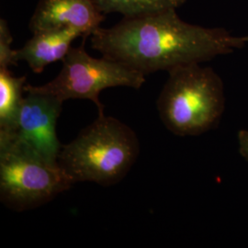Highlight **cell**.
Segmentation results:
<instances>
[{"label":"cell","mask_w":248,"mask_h":248,"mask_svg":"<svg viewBox=\"0 0 248 248\" xmlns=\"http://www.w3.org/2000/svg\"><path fill=\"white\" fill-rule=\"evenodd\" d=\"M13 37L9 30L6 19H0V67L9 68L12 65H17L16 50L12 49L11 45Z\"/></svg>","instance_id":"11"},{"label":"cell","mask_w":248,"mask_h":248,"mask_svg":"<svg viewBox=\"0 0 248 248\" xmlns=\"http://www.w3.org/2000/svg\"><path fill=\"white\" fill-rule=\"evenodd\" d=\"M139 154L140 142L133 129L104 114L72 142L62 144L58 164L74 183L112 186L127 176Z\"/></svg>","instance_id":"2"},{"label":"cell","mask_w":248,"mask_h":248,"mask_svg":"<svg viewBox=\"0 0 248 248\" xmlns=\"http://www.w3.org/2000/svg\"><path fill=\"white\" fill-rule=\"evenodd\" d=\"M162 123L178 136H196L215 128L225 107L223 83L211 67L201 63L178 66L157 98Z\"/></svg>","instance_id":"3"},{"label":"cell","mask_w":248,"mask_h":248,"mask_svg":"<svg viewBox=\"0 0 248 248\" xmlns=\"http://www.w3.org/2000/svg\"><path fill=\"white\" fill-rule=\"evenodd\" d=\"M104 19L92 0H40L29 27L32 33L73 28L88 38Z\"/></svg>","instance_id":"7"},{"label":"cell","mask_w":248,"mask_h":248,"mask_svg":"<svg viewBox=\"0 0 248 248\" xmlns=\"http://www.w3.org/2000/svg\"><path fill=\"white\" fill-rule=\"evenodd\" d=\"M23 98L13 134L38 152L45 159L58 164L62 144L58 140L56 124L62 103L53 95L25 86Z\"/></svg>","instance_id":"6"},{"label":"cell","mask_w":248,"mask_h":248,"mask_svg":"<svg viewBox=\"0 0 248 248\" xmlns=\"http://www.w3.org/2000/svg\"><path fill=\"white\" fill-rule=\"evenodd\" d=\"M74 184L59 164L45 159L13 133H0V201L6 207L35 209Z\"/></svg>","instance_id":"4"},{"label":"cell","mask_w":248,"mask_h":248,"mask_svg":"<svg viewBox=\"0 0 248 248\" xmlns=\"http://www.w3.org/2000/svg\"><path fill=\"white\" fill-rule=\"evenodd\" d=\"M98 10L104 15L120 13L124 18H134L160 12L168 9H177L186 0H92Z\"/></svg>","instance_id":"10"},{"label":"cell","mask_w":248,"mask_h":248,"mask_svg":"<svg viewBox=\"0 0 248 248\" xmlns=\"http://www.w3.org/2000/svg\"><path fill=\"white\" fill-rule=\"evenodd\" d=\"M78 37H83L82 33L73 28L32 33L26 44L16 50L17 60L24 61L31 71L41 74L47 65L62 61Z\"/></svg>","instance_id":"8"},{"label":"cell","mask_w":248,"mask_h":248,"mask_svg":"<svg viewBox=\"0 0 248 248\" xmlns=\"http://www.w3.org/2000/svg\"><path fill=\"white\" fill-rule=\"evenodd\" d=\"M238 144L241 155L248 161V131L241 130L238 133Z\"/></svg>","instance_id":"12"},{"label":"cell","mask_w":248,"mask_h":248,"mask_svg":"<svg viewBox=\"0 0 248 248\" xmlns=\"http://www.w3.org/2000/svg\"><path fill=\"white\" fill-rule=\"evenodd\" d=\"M26 76L15 77L9 68L0 67V133H12L25 92Z\"/></svg>","instance_id":"9"},{"label":"cell","mask_w":248,"mask_h":248,"mask_svg":"<svg viewBox=\"0 0 248 248\" xmlns=\"http://www.w3.org/2000/svg\"><path fill=\"white\" fill-rule=\"evenodd\" d=\"M79 47H72L62 60L61 71L54 79L31 89L67 99H89L98 108V115H104V106L99 94L109 88L128 87L139 89L145 82V76L122 62L95 58L85 50V41Z\"/></svg>","instance_id":"5"},{"label":"cell","mask_w":248,"mask_h":248,"mask_svg":"<svg viewBox=\"0 0 248 248\" xmlns=\"http://www.w3.org/2000/svg\"><path fill=\"white\" fill-rule=\"evenodd\" d=\"M90 43L102 56L147 76L233 53L248 45V35L187 23L172 9L99 27Z\"/></svg>","instance_id":"1"}]
</instances>
